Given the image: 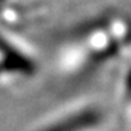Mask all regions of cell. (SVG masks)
<instances>
[{
    "mask_svg": "<svg viewBox=\"0 0 131 131\" xmlns=\"http://www.w3.org/2000/svg\"><path fill=\"white\" fill-rule=\"evenodd\" d=\"M36 64L26 52L17 48L0 31V76L2 75H32Z\"/></svg>",
    "mask_w": 131,
    "mask_h": 131,
    "instance_id": "1",
    "label": "cell"
},
{
    "mask_svg": "<svg viewBox=\"0 0 131 131\" xmlns=\"http://www.w3.org/2000/svg\"><path fill=\"white\" fill-rule=\"evenodd\" d=\"M103 121L102 111L96 107H84L60 118L41 131H88L98 127Z\"/></svg>",
    "mask_w": 131,
    "mask_h": 131,
    "instance_id": "2",
    "label": "cell"
}]
</instances>
